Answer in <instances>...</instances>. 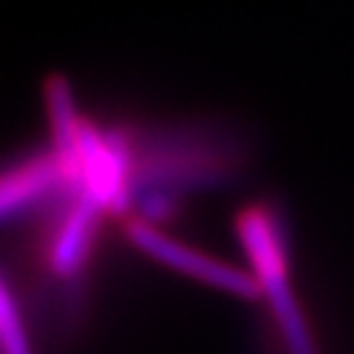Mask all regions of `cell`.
<instances>
[{"label":"cell","instance_id":"6da1fadb","mask_svg":"<svg viewBox=\"0 0 354 354\" xmlns=\"http://www.w3.org/2000/svg\"><path fill=\"white\" fill-rule=\"evenodd\" d=\"M126 236L131 239L136 249L148 254L150 259L160 261L162 266H167L172 271L197 278V281L207 283L212 288L227 290L232 295H241V298H254L263 290V286L256 278H251L249 273H241L229 263H221L216 259H209L207 254L189 249L185 243L162 234L160 229H155L153 224L138 219V216L126 221Z\"/></svg>","mask_w":354,"mask_h":354}]
</instances>
